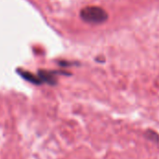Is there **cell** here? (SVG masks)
<instances>
[{
    "instance_id": "obj_1",
    "label": "cell",
    "mask_w": 159,
    "mask_h": 159,
    "mask_svg": "<svg viewBox=\"0 0 159 159\" xmlns=\"http://www.w3.org/2000/svg\"><path fill=\"white\" fill-rule=\"evenodd\" d=\"M80 17L85 22L91 24H101L107 20L108 14L101 7L89 6L84 7L80 11Z\"/></svg>"
},
{
    "instance_id": "obj_2",
    "label": "cell",
    "mask_w": 159,
    "mask_h": 159,
    "mask_svg": "<svg viewBox=\"0 0 159 159\" xmlns=\"http://www.w3.org/2000/svg\"><path fill=\"white\" fill-rule=\"evenodd\" d=\"M55 74H57L56 72H48V71H44L41 70L39 71L38 76L40 78V80L42 81V83H47L49 85H55L57 83L56 77H55Z\"/></svg>"
},
{
    "instance_id": "obj_3",
    "label": "cell",
    "mask_w": 159,
    "mask_h": 159,
    "mask_svg": "<svg viewBox=\"0 0 159 159\" xmlns=\"http://www.w3.org/2000/svg\"><path fill=\"white\" fill-rule=\"evenodd\" d=\"M20 75L27 81L33 83V84H35V85H40L42 84V81L40 80L39 76H34L33 74L29 73V72H25V71H20Z\"/></svg>"
},
{
    "instance_id": "obj_4",
    "label": "cell",
    "mask_w": 159,
    "mask_h": 159,
    "mask_svg": "<svg viewBox=\"0 0 159 159\" xmlns=\"http://www.w3.org/2000/svg\"><path fill=\"white\" fill-rule=\"evenodd\" d=\"M146 135H147L148 139H150V140H152V141H155V142H157V143L159 141L158 135L156 134V132H154V131H148Z\"/></svg>"
}]
</instances>
